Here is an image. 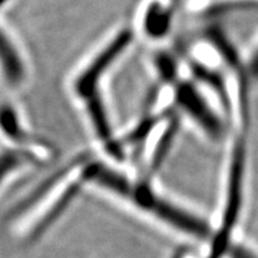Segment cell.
<instances>
[{
    "instance_id": "cell-15",
    "label": "cell",
    "mask_w": 258,
    "mask_h": 258,
    "mask_svg": "<svg viewBox=\"0 0 258 258\" xmlns=\"http://www.w3.org/2000/svg\"><path fill=\"white\" fill-rule=\"evenodd\" d=\"M5 2H6V0H0V5H3V4H4Z\"/></svg>"
},
{
    "instance_id": "cell-14",
    "label": "cell",
    "mask_w": 258,
    "mask_h": 258,
    "mask_svg": "<svg viewBox=\"0 0 258 258\" xmlns=\"http://www.w3.org/2000/svg\"><path fill=\"white\" fill-rule=\"evenodd\" d=\"M251 72H252L254 77H258V51L256 55L253 56L252 62H251Z\"/></svg>"
},
{
    "instance_id": "cell-11",
    "label": "cell",
    "mask_w": 258,
    "mask_h": 258,
    "mask_svg": "<svg viewBox=\"0 0 258 258\" xmlns=\"http://www.w3.org/2000/svg\"><path fill=\"white\" fill-rule=\"evenodd\" d=\"M21 163V157L15 152H5L0 156V183L11 170Z\"/></svg>"
},
{
    "instance_id": "cell-12",
    "label": "cell",
    "mask_w": 258,
    "mask_h": 258,
    "mask_svg": "<svg viewBox=\"0 0 258 258\" xmlns=\"http://www.w3.org/2000/svg\"><path fill=\"white\" fill-rule=\"evenodd\" d=\"M158 64H159V70L161 71V74H163L165 78H172L173 72H175V66H173V62L169 59V57L161 56Z\"/></svg>"
},
{
    "instance_id": "cell-9",
    "label": "cell",
    "mask_w": 258,
    "mask_h": 258,
    "mask_svg": "<svg viewBox=\"0 0 258 258\" xmlns=\"http://www.w3.org/2000/svg\"><path fill=\"white\" fill-rule=\"evenodd\" d=\"M209 37L212 38V41L214 42L215 46L218 47L219 51H221V54L227 60L228 63H231L232 66H235L238 63V57L235 55V51L233 48L231 47V44L228 43V41L226 40L225 36H222L221 32L219 31H212Z\"/></svg>"
},
{
    "instance_id": "cell-8",
    "label": "cell",
    "mask_w": 258,
    "mask_h": 258,
    "mask_svg": "<svg viewBox=\"0 0 258 258\" xmlns=\"http://www.w3.org/2000/svg\"><path fill=\"white\" fill-rule=\"evenodd\" d=\"M0 125L4 129V132L9 137L21 139V129L18 127L17 118L14 114V111L8 106L0 108Z\"/></svg>"
},
{
    "instance_id": "cell-2",
    "label": "cell",
    "mask_w": 258,
    "mask_h": 258,
    "mask_svg": "<svg viewBox=\"0 0 258 258\" xmlns=\"http://www.w3.org/2000/svg\"><path fill=\"white\" fill-rule=\"evenodd\" d=\"M243 175H244V150L241 146L235 147L232 157L230 183H228L227 202H226L224 222L213 244L212 253L208 258H221L228 246V238L232 228L239 215L241 205V192H243Z\"/></svg>"
},
{
    "instance_id": "cell-6",
    "label": "cell",
    "mask_w": 258,
    "mask_h": 258,
    "mask_svg": "<svg viewBox=\"0 0 258 258\" xmlns=\"http://www.w3.org/2000/svg\"><path fill=\"white\" fill-rule=\"evenodd\" d=\"M171 23L170 14L160 4H152L145 16V30L151 37L158 38L166 34Z\"/></svg>"
},
{
    "instance_id": "cell-1",
    "label": "cell",
    "mask_w": 258,
    "mask_h": 258,
    "mask_svg": "<svg viewBox=\"0 0 258 258\" xmlns=\"http://www.w3.org/2000/svg\"><path fill=\"white\" fill-rule=\"evenodd\" d=\"M125 195H127L125 198L133 200V202L140 206L141 208L152 212L158 218L163 219L164 221L169 222L179 230L198 235V237H207L209 234V228L205 222L157 198L145 185H131Z\"/></svg>"
},
{
    "instance_id": "cell-10",
    "label": "cell",
    "mask_w": 258,
    "mask_h": 258,
    "mask_svg": "<svg viewBox=\"0 0 258 258\" xmlns=\"http://www.w3.org/2000/svg\"><path fill=\"white\" fill-rule=\"evenodd\" d=\"M194 71H195V74L200 79H202L203 82L209 84V85H211L214 90H217L222 97H225L224 83H222V80L220 79V77H219L218 74L213 73L212 71L205 69L203 66H195Z\"/></svg>"
},
{
    "instance_id": "cell-4",
    "label": "cell",
    "mask_w": 258,
    "mask_h": 258,
    "mask_svg": "<svg viewBox=\"0 0 258 258\" xmlns=\"http://www.w3.org/2000/svg\"><path fill=\"white\" fill-rule=\"evenodd\" d=\"M177 101L190 116H192L202 125L206 132H208L209 135L214 138L220 137L222 133L221 123L192 86L188 84L179 86L177 91Z\"/></svg>"
},
{
    "instance_id": "cell-13",
    "label": "cell",
    "mask_w": 258,
    "mask_h": 258,
    "mask_svg": "<svg viewBox=\"0 0 258 258\" xmlns=\"http://www.w3.org/2000/svg\"><path fill=\"white\" fill-rule=\"evenodd\" d=\"M232 258H256L250 251L243 249V247H234L231 251Z\"/></svg>"
},
{
    "instance_id": "cell-3",
    "label": "cell",
    "mask_w": 258,
    "mask_h": 258,
    "mask_svg": "<svg viewBox=\"0 0 258 258\" xmlns=\"http://www.w3.org/2000/svg\"><path fill=\"white\" fill-rule=\"evenodd\" d=\"M132 32L123 30L116 36L114 41L89 64L88 69L80 74L76 82V90L83 98L88 99L97 95V85L102 78V74L112 63L116 57L131 43Z\"/></svg>"
},
{
    "instance_id": "cell-5",
    "label": "cell",
    "mask_w": 258,
    "mask_h": 258,
    "mask_svg": "<svg viewBox=\"0 0 258 258\" xmlns=\"http://www.w3.org/2000/svg\"><path fill=\"white\" fill-rule=\"evenodd\" d=\"M0 64L6 79L12 84L21 83L24 78V66L8 37L0 30Z\"/></svg>"
},
{
    "instance_id": "cell-7",
    "label": "cell",
    "mask_w": 258,
    "mask_h": 258,
    "mask_svg": "<svg viewBox=\"0 0 258 258\" xmlns=\"http://www.w3.org/2000/svg\"><path fill=\"white\" fill-rule=\"evenodd\" d=\"M176 131H177V123L176 122H173V123H171L169 125V128L166 129L165 134H164L159 140V144H158V146L156 148V152H154V157L152 160V166L154 169H157V167L160 165L161 161L164 160V158H165L167 152H169L171 144H172L173 138H175L176 135Z\"/></svg>"
}]
</instances>
